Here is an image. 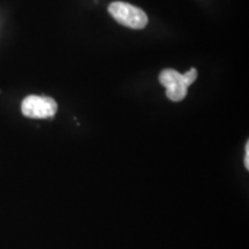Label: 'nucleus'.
I'll return each mask as SVG.
<instances>
[{"mask_svg": "<svg viewBox=\"0 0 249 249\" xmlns=\"http://www.w3.org/2000/svg\"><path fill=\"white\" fill-rule=\"evenodd\" d=\"M108 13L123 26L130 29H143L148 24V17L141 8L124 1H114L108 6Z\"/></svg>", "mask_w": 249, "mask_h": 249, "instance_id": "f257e3e1", "label": "nucleus"}, {"mask_svg": "<svg viewBox=\"0 0 249 249\" xmlns=\"http://www.w3.org/2000/svg\"><path fill=\"white\" fill-rule=\"evenodd\" d=\"M58 104L53 98L46 96H28L21 104V112L31 119H49L57 113Z\"/></svg>", "mask_w": 249, "mask_h": 249, "instance_id": "f03ea898", "label": "nucleus"}, {"mask_svg": "<svg viewBox=\"0 0 249 249\" xmlns=\"http://www.w3.org/2000/svg\"><path fill=\"white\" fill-rule=\"evenodd\" d=\"M196 79H197V71L195 68H191L183 74L169 68V70L161 71L160 74V83L166 89L178 85H183L188 88L195 82Z\"/></svg>", "mask_w": 249, "mask_h": 249, "instance_id": "7ed1b4c3", "label": "nucleus"}, {"mask_svg": "<svg viewBox=\"0 0 249 249\" xmlns=\"http://www.w3.org/2000/svg\"><path fill=\"white\" fill-rule=\"evenodd\" d=\"M187 91H188V88L186 86H173L166 89V96L172 102H181L187 96Z\"/></svg>", "mask_w": 249, "mask_h": 249, "instance_id": "20e7f679", "label": "nucleus"}, {"mask_svg": "<svg viewBox=\"0 0 249 249\" xmlns=\"http://www.w3.org/2000/svg\"><path fill=\"white\" fill-rule=\"evenodd\" d=\"M245 167L246 170H249V143L246 144V156H245Z\"/></svg>", "mask_w": 249, "mask_h": 249, "instance_id": "39448f33", "label": "nucleus"}]
</instances>
